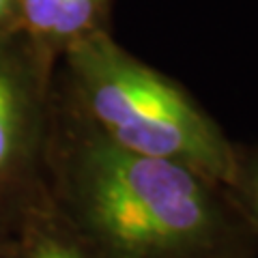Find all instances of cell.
<instances>
[{"instance_id":"6da1fadb","label":"cell","mask_w":258,"mask_h":258,"mask_svg":"<svg viewBox=\"0 0 258 258\" xmlns=\"http://www.w3.org/2000/svg\"><path fill=\"white\" fill-rule=\"evenodd\" d=\"M45 181L54 207L103 258H254L235 196L174 161L125 151L54 95Z\"/></svg>"},{"instance_id":"7a4b0ae2","label":"cell","mask_w":258,"mask_h":258,"mask_svg":"<svg viewBox=\"0 0 258 258\" xmlns=\"http://www.w3.org/2000/svg\"><path fill=\"white\" fill-rule=\"evenodd\" d=\"M54 95L112 144L181 164L228 187L237 142L176 80L125 50L112 30L64 52Z\"/></svg>"},{"instance_id":"3957f363","label":"cell","mask_w":258,"mask_h":258,"mask_svg":"<svg viewBox=\"0 0 258 258\" xmlns=\"http://www.w3.org/2000/svg\"><path fill=\"white\" fill-rule=\"evenodd\" d=\"M54 76L56 62L24 30L0 37V222L9 228L47 196Z\"/></svg>"},{"instance_id":"277c9868","label":"cell","mask_w":258,"mask_h":258,"mask_svg":"<svg viewBox=\"0 0 258 258\" xmlns=\"http://www.w3.org/2000/svg\"><path fill=\"white\" fill-rule=\"evenodd\" d=\"M112 5L114 0H20L22 30L58 64L71 45L110 30Z\"/></svg>"},{"instance_id":"5b68a950","label":"cell","mask_w":258,"mask_h":258,"mask_svg":"<svg viewBox=\"0 0 258 258\" xmlns=\"http://www.w3.org/2000/svg\"><path fill=\"white\" fill-rule=\"evenodd\" d=\"M15 258H103L64 215L50 194L15 224Z\"/></svg>"},{"instance_id":"8992f818","label":"cell","mask_w":258,"mask_h":258,"mask_svg":"<svg viewBox=\"0 0 258 258\" xmlns=\"http://www.w3.org/2000/svg\"><path fill=\"white\" fill-rule=\"evenodd\" d=\"M228 189L243 215L258 228V144L247 147L237 142Z\"/></svg>"},{"instance_id":"52a82bcc","label":"cell","mask_w":258,"mask_h":258,"mask_svg":"<svg viewBox=\"0 0 258 258\" xmlns=\"http://www.w3.org/2000/svg\"><path fill=\"white\" fill-rule=\"evenodd\" d=\"M22 32L20 0H0V37Z\"/></svg>"},{"instance_id":"ba28073f","label":"cell","mask_w":258,"mask_h":258,"mask_svg":"<svg viewBox=\"0 0 258 258\" xmlns=\"http://www.w3.org/2000/svg\"><path fill=\"white\" fill-rule=\"evenodd\" d=\"M0 258H15V232L0 222Z\"/></svg>"}]
</instances>
